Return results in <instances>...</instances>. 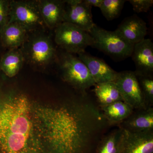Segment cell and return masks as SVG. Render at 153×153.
I'll return each instance as SVG.
<instances>
[{
	"label": "cell",
	"instance_id": "19",
	"mask_svg": "<svg viewBox=\"0 0 153 153\" xmlns=\"http://www.w3.org/2000/svg\"><path fill=\"white\" fill-rule=\"evenodd\" d=\"M94 87V91L100 107L106 106L116 102L123 101L114 82L96 84Z\"/></svg>",
	"mask_w": 153,
	"mask_h": 153
},
{
	"label": "cell",
	"instance_id": "11",
	"mask_svg": "<svg viewBox=\"0 0 153 153\" xmlns=\"http://www.w3.org/2000/svg\"><path fill=\"white\" fill-rule=\"evenodd\" d=\"M78 55L87 67L96 84L115 82L118 72L108 66L104 60L85 51Z\"/></svg>",
	"mask_w": 153,
	"mask_h": 153
},
{
	"label": "cell",
	"instance_id": "13",
	"mask_svg": "<svg viewBox=\"0 0 153 153\" xmlns=\"http://www.w3.org/2000/svg\"><path fill=\"white\" fill-rule=\"evenodd\" d=\"M147 30L146 22L134 15L124 19L115 31L126 41L134 45L145 39Z\"/></svg>",
	"mask_w": 153,
	"mask_h": 153
},
{
	"label": "cell",
	"instance_id": "18",
	"mask_svg": "<svg viewBox=\"0 0 153 153\" xmlns=\"http://www.w3.org/2000/svg\"><path fill=\"white\" fill-rule=\"evenodd\" d=\"M100 109L109 125L120 124L129 116L134 110L123 101L101 107Z\"/></svg>",
	"mask_w": 153,
	"mask_h": 153
},
{
	"label": "cell",
	"instance_id": "22",
	"mask_svg": "<svg viewBox=\"0 0 153 153\" xmlns=\"http://www.w3.org/2000/svg\"><path fill=\"white\" fill-rule=\"evenodd\" d=\"M142 92L145 104L147 107L153 105V76L136 74Z\"/></svg>",
	"mask_w": 153,
	"mask_h": 153
},
{
	"label": "cell",
	"instance_id": "4",
	"mask_svg": "<svg viewBox=\"0 0 153 153\" xmlns=\"http://www.w3.org/2000/svg\"><path fill=\"white\" fill-rule=\"evenodd\" d=\"M57 62L61 77L82 94L96 83L85 64L74 54L64 51L57 56Z\"/></svg>",
	"mask_w": 153,
	"mask_h": 153
},
{
	"label": "cell",
	"instance_id": "6",
	"mask_svg": "<svg viewBox=\"0 0 153 153\" xmlns=\"http://www.w3.org/2000/svg\"><path fill=\"white\" fill-rule=\"evenodd\" d=\"M18 23L27 33L47 29L41 16L38 0H12L9 3L8 22Z\"/></svg>",
	"mask_w": 153,
	"mask_h": 153
},
{
	"label": "cell",
	"instance_id": "21",
	"mask_svg": "<svg viewBox=\"0 0 153 153\" xmlns=\"http://www.w3.org/2000/svg\"><path fill=\"white\" fill-rule=\"evenodd\" d=\"M125 0H102L100 7L103 16L108 21H112L120 16Z\"/></svg>",
	"mask_w": 153,
	"mask_h": 153
},
{
	"label": "cell",
	"instance_id": "17",
	"mask_svg": "<svg viewBox=\"0 0 153 153\" xmlns=\"http://www.w3.org/2000/svg\"><path fill=\"white\" fill-rule=\"evenodd\" d=\"M25 63L20 48L9 49L0 58V71L13 77L19 73Z\"/></svg>",
	"mask_w": 153,
	"mask_h": 153
},
{
	"label": "cell",
	"instance_id": "2",
	"mask_svg": "<svg viewBox=\"0 0 153 153\" xmlns=\"http://www.w3.org/2000/svg\"><path fill=\"white\" fill-rule=\"evenodd\" d=\"M33 108L25 96L0 90V153H46Z\"/></svg>",
	"mask_w": 153,
	"mask_h": 153
},
{
	"label": "cell",
	"instance_id": "15",
	"mask_svg": "<svg viewBox=\"0 0 153 153\" xmlns=\"http://www.w3.org/2000/svg\"><path fill=\"white\" fill-rule=\"evenodd\" d=\"M41 16L47 29L54 30L63 22L65 0H38Z\"/></svg>",
	"mask_w": 153,
	"mask_h": 153
},
{
	"label": "cell",
	"instance_id": "14",
	"mask_svg": "<svg viewBox=\"0 0 153 153\" xmlns=\"http://www.w3.org/2000/svg\"><path fill=\"white\" fill-rule=\"evenodd\" d=\"M120 128L131 133L153 131V108L134 110L129 116L118 125Z\"/></svg>",
	"mask_w": 153,
	"mask_h": 153
},
{
	"label": "cell",
	"instance_id": "7",
	"mask_svg": "<svg viewBox=\"0 0 153 153\" xmlns=\"http://www.w3.org/2000/svg\"><path fill=\"white\" fill-rule=\"evenodd\" d=\"M54 30V42L65 52L79 54L92 47L93 38L87 31L70 23L63 22Z\"/></svg>",
	"mask_w": 153,
	"mask_h": 153
},
{
	"label": "cell",
	"instance_id": "3",
	"mask_svg": "<svg viewBox=\"0 0 153 153\" xmlns=\"http://www.w3.org/2000/svg\"><path fill=\"white\" fill-rule=\"evenodd\" d=\"M54 43L46 30L28 33L19 48L25 62L36 70H46L57 60Z\"/></svg>",
	"mask_w": 153,
	"mask_h": 153
},
{
	"label": "cell",
	"instance_id": "25",
	"mask_svg": "<svg viewBox=\"0 0 153 153\" xmlns=\"http://www.w3.org/2000/svg\"><path fill=\"white\" fill-rule=\"evenodd\" d=\"M84 1L91 7H94L100 8L102 2V0H84Z\"/></svg>",
	"mask_w": 153,
	"mask_h": 153
},
{
	"label": "cell",
	"instance_id": "1",
	"mask_svg": "<svg viewBox=\"0 0 153 153\" xmlns=\"http://www.w3.org/2000/svg\"><path fill=\"white\" fill-rule=\"evenodd\" d=\"M46 153H89L108 125L92 102L39 108Z\"/></svg>",
	"mask_w": 153,
	"mask_h": 153
},
{
	"label": "cell",
	"instance_id": "9",
	"mask_svg": "<svg viewBox=\"0 0 153 153\" xmlns=\"http://www.w3.org/2000/svg\"><path fill=\"white\" fill-rule=\"evenodd\" d=\"M63 22L70 23L87 31L95 25L91 13L92 7L84 0H65Z\"/></svg>",
	"mask_w": 153,
	"mask_h": 153
},
{
	"label": "cell",
	"instance_id": "20",
	"mask_svg": "<svg viewBox=\"0 0 153 153\" xmlns=\"http://www.w3.org/2000/svg\"><path fill=\"white\" fill-rule=\"evenodd\" d=\"M122 131L119 128L104 136L97 144L95 153H119Z\"/></svg>",
	"mask_w": 153,
	"mask_h": 153
},
{
	"label": "cell",
	"instance_id": "8",
	"mask_svg": "<svg viewBox=\"0 0 153 153\" xmlns=\"http://www.w3.org/2000/svg\"><path fill=\"white\" fill-rule=\"evenodd\" d=\"M114 83L123 101L133 109L147 107L145 104L138 79L134 71H124L118 72Z\"/></svg>",
	"mask_w": 153,
	"mask_h": 153
},
{
	"label": "cell",
	"instance_id": "16",
	"mask_svg": "<svg viewBox=\"0 0 153 153\" xmlns=\"http://www.w3.org/2000/svg\"><path fill=\"white\" fill-rule=\"evenodd\" d=\"M27 32L18 23L8 22L0 31V44L9 49L19 48L23 44Z\"/></svg>",
	"mask_w": 153,
	"mask_h": 153
},
{
	"label": "cell",
	"instance_id": "5",
	"mask_svg": "<svg viewBox=\"0 0 153 153\" xmlns=\"http://www.w3.org/2000/svg\"><path fill=\"white\" fill-rule=\"evenodd\" d=\"M94 47L117 61L131 57L134 44L129 43L115 31H108L95 24L89 32Z\"/></svg>",
	"mask_w": 153,
	"mask_h": 153
},
{
	"label": "cell",
	"instance_id": "24",
	"mask_svg": "<svg viewBox=\"0 0 153 153\" xmlns=\"http://www.w3.org/2000/svg\"><path fill=\"white\" fill-rule=\"evenodd\" d=\"M10 1L0 0V31L9 21Z\"/></svg>",
	"mask_w": 153,
	"mask_h": 153
},
{
	"label": "cell",
	"instance_id": "10",
	"mask_svg": "<svg viewBox=\"0 0 153 153\" xmlns=\"http://www.w3.org/2000/svg\"><path fill=\"white\" fill-rule=\"evenodd\" d=\"M122 130L119 153H153V131L131 133Z\"/></svg>",
	"mask_w": 153,
	"mask_h": 153
},
{
	"label": "cell",
	"instance_id": "12",
	"mask_svg": "<svg viewBox=\"0 0 153 153\" xmlns=\"http://www.w3.org/2000/svg\"><path fill=\"white\" fill-rule=\"evenodd\" d=\"M131 57L135 65L136 74L153 76V43L150 39L135 44Z\"/></svg>",
	"mask_w": 153,
	"mask_h": 153
},
{
	"label": "cell",
	"instance_id": "23",
	"mask_svg": "<svg viewBox=\"0 0 153 153\" xmlns=\"http://www.w3.org/2000/svg\"><path fill=\"white\" fill-rule=\"evenodd\" d=\"M135 13H147L153 5V0H129Z\"/></svg>",
	"mask_w": 153,
	"mask_h": 153
}]
</instances>
